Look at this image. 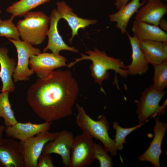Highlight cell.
I'll use <instances>...</instances> for the list:
<instances>
[{"label": "cell", "mask_w": 167, "mask_h": 167, "mask_svg": "<svg viewBox=\"0 0 167 167\" xmlns=\"http://www.w3.org/2000/svg\"><path fill=\"white\" fill-rule=\"evenodd\" d=\"M14 18L0 21V37H5L14 40H20V34L16 26L13 22Z\"/></svg>", "instance_id": "26"}, {"label": "cell", "mask_w": 167, "mask_h": 167, "mask_svg": "<svg viewBox=\"0 0 167 167\" xmlns=\"http://www.w3.org/2000/svg\"><path fill=\"white\" fill-rule=\"evenodd\" d=\"M153 66V85L158 90L164 91L167 87V61Z\"/></svg>", "instance_id": "24"}, {"label": "cell", "mask_w": 167, "mask_h": 167, "mask_svg": "<svg viewBox=\"0 0 167 167\" xmlns=\"http://www.w3.org/2000/svg\"><path fill=\"white\" fill-rule=\"evenodd\" d=\"M166 94L164 91L156 90L153 85L146 88L142 93L140 100L136 101L137 113L139 123L147 121L153 115H162L165 111V105L161 106L159 103Z\"/></svg>", "instance_id": "6"}, {"label": "cell", "mask_w": 167, "mask_h": 167, "mask_svg": "<svg viewBox=\"0 0 167 167\" xmlns=\"http://www.w3.org/2000/svg\"><path fill=\"white\" fill-rule=\"evenodd\" d=\"M56 4L61 19H64L67 22L71 30V37L69 39L70 43H71L74 37L78 35L79 29H84L90 25L95 24L97 23V21L95 19L79 17L73 12V9L64 1H58Z\"/></svg>", "instance_id": "16"}, {"label": "cell", "mask_w": 167, "mask_h": 167, "mask_svg": "<svg viewBox=\"0 0 167 167\" xmlns=\"http://www.w3.org/2000/svg\"><path fill=\"white\" fill-rule=\"evenodd\" d=\"M132 49L131 63L126 66L129 75H141L146 73L148 70V63L146 61L139 45V41L135 36H131L126 32Z\"/></svg>", "instance_id": "20"}, {"label": "cell", "mask_w": 167, "mask_h": 167, "mask_svg": "<svg viewBox=\"0 0 167 167\" xmlns=\"http://www.w3.org/2000/svg\"><path fill=\"white\" fill-rule=\"evenodd\" d=\"M146 2L143 1L140 2V0H132L120 8L116 13L109 15V19L111 22H115L117 28L122 34H124L127 32L126 28L131 17Z\"/></svg>", "instance_id": "21"}, {"label": "cell", "mask_w": 167, "mask_h": 167, "mask_svg": "<svg viewBox=\"0 0 167 167\" xmlns=\"http://www.w3.org/2000/svg\"><path fill=\"white\" fill-rule=\"evenodd\" d=\"M77 110L76 123L78 126L91 138L99 140L103 143L105 149L114 156L117 150L115 143L109 135V124L106 117L101 116L99 119L95 121L86 112L83 107L75 103Z\"/></svg>", "instance_id": "3"}, {"label": "cell", "mask_w": 167, "mask_h": 167, "mask_svg": "<svg viewBox=\"0 0 167 167\" xmlns=\"http://www.w3.org/2000/svg\"><path fill=\"white\" fill-rule=\"evenodd\" d=\"M53 160L50 154L41 153L37 161L36 167H54Z\"/></svg>", "instance_id": "28"}, {"label": "cell", "mask_w": 167, "mask_h": 167, "mask_svg": "<svg viewBox=\"0 0 167 167\" xmlns=\"http://www.w3.org/2000/svg\"><path fill=\"white\" fill-rule=\"evenodd\" d=\"M144 124V122L130 128H123L121 127L116 122L113 123V127L115 130V139L114 140L116 149L121 150L123 148V144L126 143V137L129 134L140 127Z\"/></svg>", "instance_id": "25"}, {"label": "cell", "mask_w": 167, "mask_h": 167, "mask_svg": "<svg viewBox=\"0 0 167 167\" xmlns=\"http://www.w3.org/2000/svg\"><path fill=\"white\" fill-rule=\"evenodd\" d=\"M167 129V124L160 121L157 117L153 129L154 138L148 148L139 157V160L148 161L156 167H161L159 158L162 151L161 145Z\"/></svg>", "instance_id": "12"}, {"label": "cell", "mask_w": 167, "mask_h": 167, "mask_svg": "<svg viewBox=\"0 0 167 167\" xmlns=\"http://www.w3.org/2000/svg\"><path fill=\"white\" fill-rule=\"evenodd\" d=\"M58 132L45 131L23 141L19 142V149L23 158L25 167H36L38 159L45 145L54 140Z\"/></svg>", "instance_id": "5"}, {"label": "cell", "mask_w": 167, "mask_h": 167, "mask_svg": "<svg viewBox=\"0 0 167 167\" xmlns=\"http://www.w3.org/2000/svg\"><path fill=\"white\" fill-rule=\"evenodd\" d=\"M87 54L81 53V57L68 64L67 66L71 68L75 64L83 60H90L92 62L89 66L91 75L95 81L101 87V91L105 92L102 87V82L109 78L108 71H114L122 77L126 79L128 76L126 66L120 59L108 56L106 53L95 48L93 50L86 52Z\"/></svg>", "instance_id": "2"}, {"label": "cell", "mask_w": 167, "mask_h": 167, "mask_svg": "<svg viewBox=\"0 0 167 167\" xmlns=\"http://www.w3.org/2000/svg\"><path fill=\"white\" fill-rule=\"evenodd\" d=\"M131 30L139 41L150 40L167 42V34L158 26L134 20Z\"/></svg>", "instance_id": "19"}, {"label": "cell", "mask_w": 167, "mask_h": 167, "mask_svg": "<svg viewBox=\"0 0 167 167\" xmlns=\"http://www.w3.org/2000/svg\"><path fill=\"white\" fill-rule=\"evenodd\" d=\"M159 26H160V28L162 30L167 31V22L163 17L161 19L158 25Z\"/></svg>", "instance_id": "30"}, {"label": "cell", "mask_w": 167, "mask_h": 167, "mask_svg": "<svg viewBox=\"0 0 167 167\" xmlns=\"http://www.w3.org/2000/svg\"><path fill=\"white\" fill-rule=\"evenodd\" d=\"M129 0H115V5L116 8L119 9L122 6L128 3Z\"/></svg>", "instance_id": "29"}, {"label": "cell", "mask_w": 167, "mask_h": 167, "mask_svg": "<svg viewBox=\"0 0 167 167\" xmlns=\"http://www.w3.org/2000/svg\"><path fill=\"white\" fill-rule=\"evenodd\" d=\"M67 60L59 54L44 52L32 55L29 59V65L39 78L56 69L66 66Z\"/></svg>", "instance_id": "9"}, {"label": "cell", "mask_w": 167, "mask_h": 167, "mask_svg": "<svg viewBox=\"0 0 167 167\" xmlns=\"http://www.w3.org/2000/svg\"><path fill=\"white\" fill-rule=\"evenodd\" d=\"M1 10L0 9V14H1ZM2 20L0 18V21Z\"/></svg>", "instance_id": "32"}, {"label": "cell", "mask_w": 167, "mask_h": 167, "mask_svg": "<svg viewBox=\"0 0 167 167\" xmlns=\"http://www.w3.org/2000/svg\"><path fill=\"white\" fill-rule=\"evenodd\" d=\"M136 13L135 19L158 26L167 13V5L160 0H150Z\"/></svg>", "instance_id": "15"}, {"label": "cell", "mask_w": 167, "mask_h": 167, "mask_svg": "<svg viewBox=\"0 0 167 167\" xmlns=\"http://www.w3.org/2000/svg\"><path fill=\"white\" fill-rule=\"evenodd\" d=\"M24 16L16 26L22 41L32 45L41 44L47 36L49 17L41 11H29Z\"/></svg>", "instance_id": "4"}, {"label": "cell", "mask_w": 167, "mask_h": 167, "mask_svg": "<svg viewBox=\"0 0 167 167\" xmlns=\"http://www.w3.org/2000/svg\"><path fill=\"white\" fill-rule=\"evenodd\" d=\"M50 0H20L14 3L6 9L11 16L15 18L16 17L24 16L27 13Z\"/></svg>", "instance_id": "22"}, {"label": "cell", "mask_w": 167, "mask_h": 167, "mask_svg": "<svg viewBox=\"0 0 167 167\" xmlns=\"http://www.w3.org/2000/svg\"><path fill=\"white\" fill-rule=\"evenodd\" d=\"M79 88L68 70H54L39 77L28 88L27 102L45 122H52L71 115Z\"/></svg>", "instance_id": "1"}, {"label": "cell", "mask_w": 167, "mask_h": 167, "mask_svg": "<svg viewBox=\"0 0 167 167\" xmlns=\"http://www.w3.org/2000/svg\"><path fill=\"white\" fill-rule=\"evenodd\" d=\"M9 93L5 91L0 93V117L3 118L6 126L13 125L18 122L11 107Z\"/></svg>", "instance_id": "23"}, {"label": "cell", "mask_w": 167, "mask_h": 167, "mask_svg": "<svg viewBox=\"0 0 167 167\" xmlns=\"http://www.w3.org/2000/svg\"><path fill=\"white\" fill-rule=\"evenodd\" d=\"M7 39L14 45L17 53L18 61L13 75L14 81L16 82L29 80L34 73L28 68L30 58L32 55L41 53V50L25 41Z\"/></svg>", "instance_id": "7"}, {"label": "cell", "mask_w": 167, "mask_h": 167, "mask_svg": "<svg viewBox=\"0 0 167 167\" xmlns=\"http://www.w3.org/2000/svg\"><path fill=\"white\" fill-rule=\"evenodd\" d=\"M150 0H143V1H145L146 2L147 1H148ZM166 1H167V0H165Z\"/></svg>", "instance_id": "33"}, {"label": "cell", "mask_w": 167, "mask_h": 167, "mask_svg": "<svg viewBox=\"0 0 167 167\" xmlns=\"http://www.w3.org/2000/svg\"><path fill=\"white\" fill-rule=\"evenodd\" d=\"M107 152L100 145L94 143V157L99 161L100 167H111L113 166L112 158Z\"/></svg>", "instance_id": "27"}, {"label": "cell", "mask_w": 167, "mask_h": 167, "mask_svg": "<svg viewBox=\"0 0 167 167\" xmlns=\"http://www.w3.org/2000/svg\"><path fill=\"white\" fill-rule=\"evenodd\" d=\"M8 52L6 48L0 47V78L2 84L1 92H12L15 89L12 77L17 63L14 58L9 57Z\"/></svg>", "instance_id": "17"}, {"label": "cell", "mask_w": 167, "mask_h": 167, "mask_svg": "<svg viewBox=\"0 0 167 167\" xmlns=\"http://www.w3.org/2000/svg\"><path fill=\"white\" fill-rule=\"evenodd\" d=\"M49 18L50 26L47 33L48 42L43 51L45 52L49 50L52 53L57 54H59L61 51L63 50L75 53L78 52L77 49L67 45L59 34L58 24L61 18L57 8L52 10Z\"/></svg>", "instance_id": "11"}, {"label": "cell", "mask_w": 167, "mask_h": 167, "mask_svg": "<svg viewBox=\"0 0 167 167\" xmlns=\"http://www.w3.org/2000/svg\"><path fill=\"white\" fill-rule=\"evenodd\" d=\"M140 48L148 63L153 66L167 61V42L139 41Z\"/></svg>", "instance_id": "18"}, {"label": "cell", "mask_w": 167, "mask_h": 167, "mask_svg": "<svg viewBox=\"0 0 167 167\" xmlns=\"http://www.w3.org/2000/svg\"><path fill=\"white\" fill-rule=\"evenodd\" d=\"M0 166L2 167H25L19 142L9 137L0 141Z\"/></svg>", "instance_id": "13"}, {"label": "cell", "mask_w": 167, "mask_h": 167, "mask_svg": "<svg viewBox=\"0 0 167 167\" xmlns=\"http://www.w3.org/2000/svg\"><path fill=\"white\" fill-rule=\"evenodd\" d=\"M74 137L72 132L63 130L59 132L56 138L49 142L44 146L42 153H52L59 155L62 162L66 167H69L71 151Z\"/></svg>", "instance_id": "10"}, {"label": "cell", "mask_w": 167, "mask_h": 167, "mask_svg": "<svg viewBox=\"0 0 167 167\" xmlns=\"http://www.w3.org/2000/svg\"><path fill=\"white\" fill-rule=\"evenodd\" d=\"M52 123L45 122L35 124L18 122L13 125L6 126L4 132L7 137L23 141L41 132L49 131Z\"/></svg>", "instance_id": "14"}, {"label": "cell", "mask_w": 167, "mask_h": 167, "mask_svg": "<svg viewBox=\"0 0 167 167\" xmlns=\"http://www.w3.org/2000/svg\"><path fill=\"white\" fill-rule=\"evenodd\" d=\"M92 138L83 132L74 137L71 151L69 167H84L95 159Z\"/></svg>", "instance_id": "8"}, {"label": "cell", "mask_w": 167, "mask_h": 167, "mask_svg": "<svg viewBox=\"0 0 167 167\" xmlns=\"http://www.w3.org/2000/svg\"><path fill=\"white\" fill-rule=\"evenodd\" d=\"M5 127L2 125H0V141L2 138V135L4 132Z\"/></svg>", "instance_id": "31"}]
</instances>
